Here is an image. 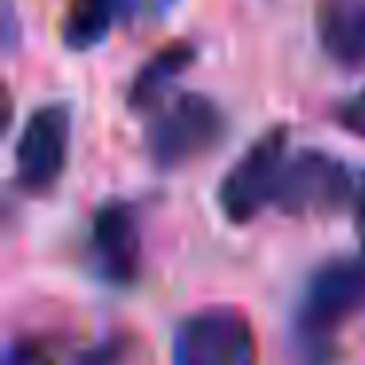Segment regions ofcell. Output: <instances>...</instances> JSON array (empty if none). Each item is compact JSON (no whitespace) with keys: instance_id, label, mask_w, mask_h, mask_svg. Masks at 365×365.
Listing matches in <instances>:
<instances>
[{"instance_id":"1","label":"cell","mask_w":365,"mask_h":365,"mask_svg":"<svg viewBox=\"0 0 365 365\" xmlns=\"http://www.w3.org/2000/svg\"><path fill=\"white\" fill-rule=\"evenodd\" d=\"M357 310H365V244L354 255L326 259L318 271H310L294 318L307 357H326V341Z\"/></svg>"},{"instance_id":"2","label":"cell","mask_w":365,"mask_h":365,"mask_svg":"<svg viewBox=\"0 0 365 365\" xmlns=\"http://www.w3.org/2000/svg\"><path fill=\"white\" fill-rule=\"evenodd\" d=\"M228 134V118L208 95H177L145 126V153L158 169H181L212 153Z\"/></svg>"},{"instance_id":"3","label":"cell","mask_w":365,"mask_h":365,"mask_svg":"<svg viewBox=\"0 0 365 365\" xmlns=\"http://www.w3.org/2000/svg\"><path fill=\"white\" fill-rule=\"evenodd\" d=\"M173 365H259L255 330L244 310L205 307L173 330Z\"/></svg>"},{"instance_id":"4","label":"cell","mask_w":365,"mask_h":365,"mask_svg":"<svg viewBox=\"0 0 365 365\" xmlns=\"http://www.w3.org/2000/svg\"><path fill=\"white\" fill-rule=\"evenodd\" d=\"M287 158H291L287 153V126H271L267 134L255 138L244 150V158L228 169V177L220 181V192H216L232 224H252L267 205H275Z\"/></svg>"},{"instance_id":"5","label":"cell","mask_w":365,"mask_h":365,"mask_svg":"<svg viewBox=\"0 0 365 365\" xmlns=\"http://www.w3.org/2000/svg\"><path fill=\"white\" fill-rule=\"evenodd\" d=\"M67 150H71V110L63 103L36 106L16 142V185L24 192H51L67 169Z\"/></svg>"},{"instance_id":"6","label":"cell","mask_w":365,"mask_h":365,"mask_svg":"<svg viewBox=\"0 0 365 365\" xmlns=\"http://www.w3.org/2000/svg\"><path fill=\"white\" fill-rule=\"evenodd\" d=\"M357 185L349 181V169L326 150H299L287 158L283 177H279L275 208L291 216L307 212H334L354 197Z\"/></svg>"},{"instance_id":"7","label":"cell","mask_w":365,"mask_h":365,"mask_svg":"<svg viewBox=\"0 0 365 365\" xmlns=\"http://www.w3.org/2000/svg\"><path fill=\"white\" fill-rule=\"evenodd\" d=\"M91 263L95 275L114 287H126L142 271V224L134 205L106 200L91 220Z\"/></svg>"},{"instance_id":"8","label":"cell","mask_w":365,"mask_h":365,"mask_svg":"<svg viewBox=\"0 0 365 365\" xmlns=\"http://www.w3.org/2000/svg\"><path fill=\"white\" fill-rule=\"evenodd\" d=\"M318 43L341 67H365V0H322L314 12Z\"/></svg>"},{"instance_id":"9","label":"cell","mask_w":365,"mask_h":365,"mask_svg":"<svg viewBox=\"0 0 365 365\" xmlns=\"http://www.w3.org/2000/svg\"><path fill=\"white\" fill-rule=\"evenodd\" d=\"M192 56H197V48L185 43V40H173V43L153 51L142 63V71L134 75V83H130V95H126L130 110H161L169 87H173L177 75L192 63Z\"/></svg>"},{"instance_id":"10","label":"cell","mask_w":365,"mask_h":365,"mask_svg":"<svg viewBox=\"0 0 365 365\" xmlns=\"http://www.w3.org/2000/svg\"><path fill=\"white\" fill-rule=\"evenodd\" d=\"M122 16L118 0H67L63 24H59V40L71 51H91L106 40L114 20Z\"/></svg>"},{"instance_id":"11","label":"cell","mask_w":365,"mask_h":365,"mask_svg":"<svg viewBox=\"0 0 365 365\" xmlns=\"http://www.w3.org/2000/svg\"><path fill=\"white\" fill-rule=\"evenodd\" d=\"M4 365H59V354L48 338H16L4 354Z\"/></svg>"},{"instance_id":"12","label":"cell","mask_w":365,"mask_h":365,"mask_svg":"<svg viewBox=\"0 0 365 365\" xmlns=\"http://www.w3.org/2000/svg\"><path fill=\"white\" fill-rule=\"evenodd\" d=\"M118 4H122V20H130L134 28H145V24H161L173 12L177 0H118Z\"/></svg>"},{"instance_id":"13","label":"cell","mask_w":365,"mask_h":365,"mask_svg":"<svg viewBox=\"0 0 365 365\" xmlns=\"http://www.w3.org/2000/svg\"><path fill=\"white\" fill-rule=\"evenodd\" d=\"M334 118H338V126L346 130V134L365 138V91H357L354 98H346V103L334 110Z\"/></svg>"},{"instance_id":"14","label":"cell","mask_w":365,"mask_h":365,"mask_svg":"<svg viewBox=\"0 0 365 365\" xmlns=\"http://www.w3.org/2000/svg\"><path fill=\"white\" fill-rule=\"evenodd\" d=\"M118 361H122V341L110 338V341H103L98 349H91L79 365H118Z\"/></svg>"},{"instance_id":"15","label":"cell","mask_w":365,"mask_h":365,"mask_svg":"<svg viewBox=\"0 0 365 365\" xmlns=\"http://www.w3.org/2000/svg\"><path fill=\"white\" fill-rule=\"evenodd\" d=\"M4 43H16V12H12V0H4Z\"/></svg>"},{"instance_id":"16","label":"cell","mask_w":365,"mask_h":365,"mask_svg":"<svg viewBox=\"0 0 365 365\" xmlns=\"http://www.w3.org/2000/svg\"><path fill=\"white\" fill-rule=\"evenodd\" d=\"M354 216H357V224L365 228V177L357 181V189H354Z\"/></svg>"}]
</instances>
